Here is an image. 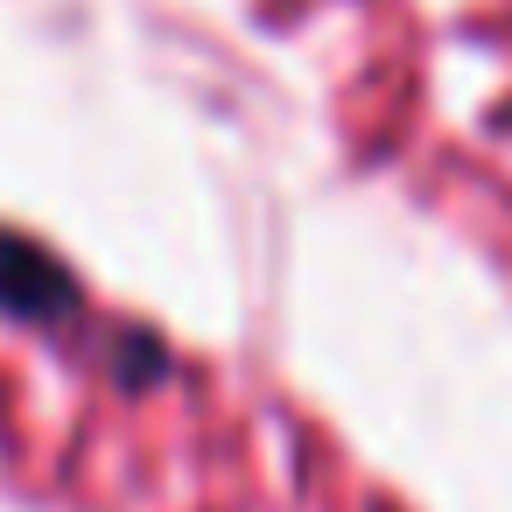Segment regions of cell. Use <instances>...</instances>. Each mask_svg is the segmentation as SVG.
Masks as SVG:
<instances>
[{"instance_id": "cell-2", "label": "cell", "mask_w": 512, "mask_h": 512, "mask_svg": "<svg viewBox=\"0 0 512 512\" xmlns=\"http://www.w3.org/2000/svg\"><path fill=\"white\" fill-rule=\"evenodd\" d=\"M113 372H120L127 386H155V379H169V351H162V337H148V330L120 337V344H113Z\"/></svg>"}, {"instance_id": "cell-1", "label": "cell", "mask_w": 512, "mask_h": 512, "mask_svg": "<svg viewBox=\"0 0 512 512\" xmlns=\"http://www.w3.org/2000/svg\"><path fill=\"white\" fill-rule=\"evenodd\" d=\"M78 309V281L64 274V260L36 239L0 232V316L15 323H64Z\"/></svg>"}]
</instances>
